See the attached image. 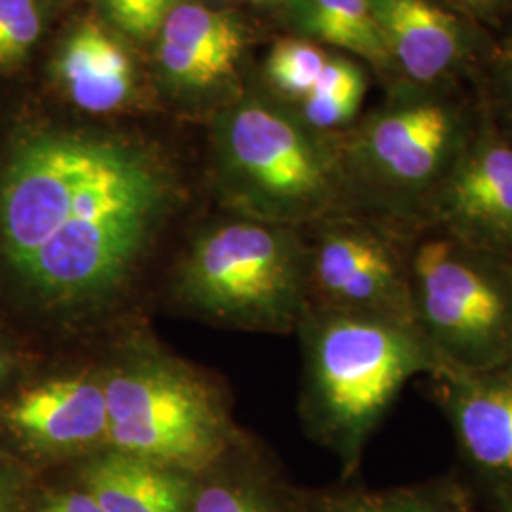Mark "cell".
I'll use <instances>...</instances> for the list:
<instances>
[{
  "label": "cell",
  "mask_w": 512,
  "mask_h": 512,
  "mask_svg": "<svg viewBox=\"0 0 512 512\" xmlns=\"http://www.w3.org/2000/svg\"><path fill=\"white\" fill-rule=\"evenodd\" d=\"M410 277L414 327L440 374L512 370V272L505 258L423 230L412 238Z\"/></svg>",
  "instance_id": "cell-7"
},
{
  "label": "cell",
  "mask_w": 512,
  "mask_h": 512,
  "mask_svg": "<svg viewBox=\"0 0 512 512\" xmlns=\"http://www.w3.org/2000/svg\"><path fill=\"white\" fill-rule=\"evenodd\" d=\"M283 16L294 37L338 48L370 67L384 82L385 92L401 84L385 50L370 0H285Z\"/></svg>",
  "instance_id": "cell-16"
},
{
  "label": "cell",
  "mask_w": 512,
  "mask_h": 512,
  "mask_svg": "<svg viewBox=\"0 0 512 512\" xmlns=\"http://www.w3.org/2000/svg\"><path fill=\"white\" fill-rule=\"evenodd\" d=\"M0 512H16V490L4 476H0Z\"/></svg>",
  "instance_id": "cell-26"
},
{
  "label": "cell",
  "mask_w": 512,
  "mask_h": 512,
  "mask_svg": "<svg viewBox=\"0 0 512 512\" xmlns=\"http://www.w3.org/2000/svg\"><path fill=\"white\" fill-rule=\"evenodd\" d=\"M304 236L308 308L414 327L410 277L414 236L359 213L319 220L304 228Z\"/></svg>",
  "instance_id": "cell-8"
},
{
  "label": "cell",
  "mask_w": 512,
  "mask_h": 512,
  "mask_svg": "<svg viewBox=\"0 0 512 512\" xmlns=\"http://www.w3.org/2000/svg\"><path fill=\"white\" fill-rule=\"evenodd\" d=\"M220 194L239 217L306 228L351 213L340 135L308 128L293 110L243 101L219 120Z\"/></svg>",
  "instance_id": "cell-4"
},
{
  "label": "cell",
  "mask_w": 512,
  "mask_h": 512,
  "mask_svg": "<svg viewBox=\"0 0 512 512\" xmlns=\"http://www.w3.org/2000/svg\"><path fill=\"white\" fill-rule=\"evenodd\" d=\"M473 84H399L340 135L351 213L420 234L478 122Z\"/></svg>",
  "instance_id": "cell-3"
},
{
  "label": "cell",
  "mask_w": 512,
  "mask_h": 512,
  "mask_svg": "<svg viewBox=\"0 0 512 512\" xmlns=\"http://www.w3.org/2000/svg\"><path fill=\"white\" fill-rule=\"evenodd\" d=\"M8 368H10L8 357H6V353L0 349V384L4 382V378H6V374H8Z\"/></svg>",
  "instance_id": "cell-29"
},
{
  "label": "cell",
  "mask_w": 512,
  "mask_h": 512,
  "mask_svg": "<svg viewBox=\"0 0 512 512\" xmlns=\"http://www.w3.org/2000/svg\"><path fill=\"white\" fill-rule=\"evenodd\" d=\"M55 78L78 109L105 114L124 107L137 90L128 48L99 21L78 23L55 55Z\"/></svg>",
  "instance_id": "cell-14"
},
{
  "label": "cell",
  "mask_w": 512,
  "mask_h": 512,
  "mask_svg": "<svg viewBox=\"0 0 512 512\" xmlns=\"http://www.w3.org/2000/svg\"><path fill=\"white\" fill-rule=\"evenodd\" d=\"M329 57L321 44L306 38H281L266 57V78L277 95L296 109L313 92Z\"/></svg>",
  "instance_id": "cell-20"
},
{
  "label": "cell",
  "mask_w": 512,
  "mask_h": 512,
  "mask_svg": "<svg viewBox=\"0 0 512 512\" xmlns=\"http://www.w3.org/2000/svg\"><path fill=\"white\" fill-rule=\"evenodd\" d=\"M368 76L365 65L349 55L330 54L313 92L293 110L308 126L325 135L346 133L365 101Z\"/></svg>",
  "instance_id": "cell-19"
},
{
  "label": "cell",
  "mask_w": 512,
  "mask_h": 512,
  "mask_svg": "<svg viewBox=\"0 0 512 512\" xmlns=\"http://www.w3.org/2000/svg\"><path fill=\"white\" fill-rule=\"evenodd\" d=\"M478 101L471 141L431 205L423 230L507 260L512 255V141L480 95Z\"/></svg>",
  "instance_id": "cell-10"
},
{
  "label": "cell",
  "mask_w": 512,
  "mask_h": 512,
  "mask_svg": "<svg viewBox=\"0 0 512 512\" xmlns=\"http://www.w3.org/2000/svg\"><path fill=\"white\" fill-rule=\"evenodd\" d=\"M385 50L401 84L475 86L495 33L450 0H370Z\"/></svg>",
  "instance_id": "cell-9"
},
{
  "label": "cell",
  "mask_w": 512,
  "mask_h": 512,
  "mask_svg": "<svg viewBox=\"0 0 512 512\" xmlns=\"http://www.w3.org/2000/svg\"><path fill=\"white\" fill-rule=\"evenodd\" d=\"M507 264H509V268H511V272H512V255L509 256V258H507Z\"/></svg>",
  "instance_id": "cell-31"
},
{
  "label": "cell",
  "mask_w": 512,
  "mask_h": 512,
  "mask_svg": "<svg viewBox=\"0 0 512 512\" xmlns=\"http://www.w3.org/2000/svg\"><path fill=\"white\" fill-rule=\"evenodd\" d=\"M296 334L304 363L300 418L348 480L404 387L416 376H439V361L414 327L380 317L308 308Z\"/></svg>",
  "instance_id": "cell-2"
},
{
  "label": "cell",
  "mask_w": 512,
  "mask_h": 512,
  "mask_svg": "<svg viewBox=\"0 0 512 512\" xmlns=\"http://www.w3.org/2000/svg\"><path fill=\"white\" fill-rule=\"evenodd\" d=\"M433 382L465 463L492 492L512 486V370L446 372Z\"/></svg>",
  "instance_id": "cell-12"
},
{
  "label": "cell",
  "mask_w": 512,
  "mask_h": 512,
  "mask_svg": "<svg viewBox=\"0 0 512 512\" xmlns=\"http://www.w3.org/2000/svg\"><path fill=\"white\" fill-rule=\"evenodd\" d=\"M475 88L495 124L512 141V19L495 35L494 50Z\"/></svg>",
  "instance_id": "cell-21"
},
{
  "label": "cell",
  "mask_w": 512,
  "mask_h": 512,
  "mask_svg": "<svg viewBox=\"0 0 512 512\" xmlns=\"http://www.w3.org/2000/svg\"><path fill=\"white\" fill-rule=\"evenodd\" d=\"M247 46L238 18L196 2L177 4L160 25L158 63L179 90H209L236 71Z\"/></svg>",
  "instance_id": "cell-13"
},
{
  "label": "cell",
  "mask_w": 512,
  "mask_h": 512,
  "mask_svg": "<svg viewBox=\"0 0 512 512\" xmlns=\"http://www.w3.org/2000/svg\"><path fill=\"white\" fill-rule=\"evenodd\" d=\"M171 293L190 315L220 327L296 332L308 310L304 228L245 217L215 224L184 253Z\"/></svg>",
  "instance_id": "cell-6"
},
{
  "label": "cell",
  "mask_w": 512,
  "mask_h": 512,
  "mask_svg": "<svg viewBox=\"0 0 512 512\" xmlns=\"http://www.w3.org/2000/svg\"><path fill=\"white\" fill-rule=\"evenodd\" d=\"M107 446L200 475L241 439L219 387L150 336H131L101 366Z\"/></svg>",
  "instance_id": "cell-5"
},
{
  "label": "cell",
  "mask_w": 512,
  "mask_h": 512,
  "mask_svg": "<svg viewBox=\"0 0 512 512\" xmlns=\"http://www.w3.org/2000/svg\"><path fill=\"white\" fill-rule=\"evenodd\" d=\"M99 4L110 21L129 37H152L160 29L148 0H99Z\"/></svg>",
  "instance_id": "cell-23"
},
{
  "label": "cell",
  "mask_w": 512,
  "mask_h": 512,
  "mask_svg": "<svg viewBox=\"0 0 512 512\" xmlns=\"http://www.w3.org/2000/svg\"><path fill=\"white\" fill-rule=\"evenodd\" d=\"M164 164L101 133H38L0 177V253L48 310L82 325L141 279L173 207Z\"/></svg>",
  "instance_id": "cell-1"
},
{
  "label": "cell",
  "mask_w": 512,
  "mask_h": 512,
  "mask_svg": "<svg viewBox=\"0 0 512 512\" xmlns=\"http://www.w3.org/2000/svg\"><path fill=\"white\" fill-rule=\"evenodd\" d=\"M42 31L38 0H0V65L29 54Z\"/></svg>",
  "instance_id": "cell-22"
},
{
  "label": "cell",
  "mask_w": 512,
  "mask_h": 512,
  "mask_svg": "<svg viewBox=\"0 0 512 512\" xmlns=\"http://www.w3.org/2000/svg\"><path fill=\"white\" fill-rule=\"evenodd\" d=\"M196 475L101 448L82 458L78 484L103 512H188Z\"/></svg>",
  "instance_id": "cell-15"
},
{
  "label": "cell",
  "mask_w": 512,
  "mask_h": 512,
  "mask_svg": "<svg viewBox=\"0 0 512 512\" xmlns=\"http://www.w3.org/2000/svg\"><path fill=\"white\" fill-rule=\"evenodd\" d=\"M450 2L494 33L503 29L512 19V0H450Z\"/></svg>",
  "instance_id": "cell-24"
},
{
  "label": "cell",
  "mask_w": 512,
  "mask_h": 512,
  "mask_svg": "<svg viewBox=\"0 0 512 512\" xmlns=\"http://www.w3.org/2000/svg\"><path fill=\"white\" fill-rule=\"evenodd\" d=\"M294 512H476L467 494L450 480L385 488L291 492Z\"/></svg>",
  "instance_id": "cell-18"
},
{
  "label": "cell",
  "mask_w": 512,
  "mask_h": 512,
  "mask_svg": "<svg viewBox=\"0 0 512 512\" xmlns=\"http://www.w3.org/2000/svg\"><path fill=\"white\" fill-rule=\"evenodd\" d=\"M285 0H262V4H281L283 6Z\"/></svg>",
  "instance_id": "cell-30"
},
{
  "label": "cell",
  "mask_w": 512,
  "mask_h": 512,
  "mask_svg": "<svg viewBox=\"0 0 512 512\" xmlns=\"http://www.w3.org/2000/svg\"><path fill=\"white\" fill-rule=\"evenodd\" d=\"M37 512H103L84 486L61 490L42 501Z\"/></svg>",
  "instance_id": "cell-25"
},
{
  "label": "cell",
  "mask_w": 512,
  "mask_h": 512,
  "mask_svg": "<svg viewBox=\"0 0 512 512\" xmlns=\"http://www.w3.org/2000/svg\"><path fill=\"white\" fill-rule=\"evenodd\" d=\"M253 2H256V4H262V0H253Z\"/></svg>",
  "instance_id": "cell-32"
},
{
  "label": "cell",
  "mask_w": 512,
  "mask_h": 512,
  "mask_svg": "<svg viewBox=\"0 0 512 512\" xmlns=\"http://www.w3.org/2000/svg\"><path fill=\"white\" fill-rule=\"evenodd\" d=\"M494 497L497 512H512V486L495 490Z\"/></svg>",
  "instance_id": "cell-28"
},
{
  "label": "cell",
  "mask_w": 512,
  "mask_h": 512,
  "mask_svg": "<svg viewBox=\"0 0 512 512\" xmlns=\"http://www.w3.org/2000/svg\"><path fill=\"white\" fill-rule=\"evenodd\" d=\"M183 0H148V4H150V10H152V14H154V18L160 21V25H162V21H164L165 16L177 6V4H181Z\"/></svg>",
  "instance_id": "cell-27"
},
{
  "label": "cell",
  "mask_w": 512,
  "mask_h": 512,
  "mask_svg": "<svg viewBox=\"0 0 512 512\" xmlns=\"http://www.w3.org/2000/svg\"><path fill=\"white\" fill-rule=\"evenodd\" d=\"M241 446L196 475L188 512H294L291 490L275 484Z\"/></svg>",
  "instance_id": "cell-17"
},
{
  "label": "cell",
  "mask_w": 512,
  "mask_h": 512,
  "mask_svg": "<svg viewBox=\"0 0 512 512\" xmlns=\"http://www.w3.org/2000/svg\"><path fill=\"white\" fill-rule=\"evenodd\" d=\"M0 420L40 454L86 458L107 446L103 372L82 368L33 385L2 408Z\"/></svg>",
  "instance_id": "cell-11"
}]
</instances>
